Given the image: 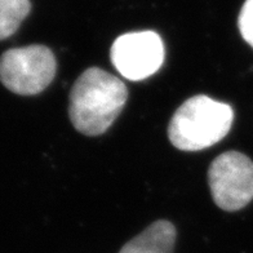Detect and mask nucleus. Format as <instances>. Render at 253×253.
<instances>
[{"label":"nucleus","instance_id":"obj_1","mask_svg":"<svg viewBox=\"0 0 253 253\" xmlns=\"http://www.w3.org/2000/svg\"><path fill=\"white\" fill-rule=\"evenodd\" d=\"M126 98L128 90L119 78L89 67L70 92L69 115L74 128L87 136L105 133L122 113Z\"/></svg>","mask_w":253,"mask_h":253},{"label":"nucleus","instance_id":"obj_2","mask_svg":"<svg viewBox=\"0 0 253 253\" xmlns=\"http://www.w3.org/2000/svg\"><path fill=\"white\" fill-rule=\"evenodd\" d=\"M233 107L198 94L181 105L168 126V137L182 151H199L216 145L231 129Z\"/></svg>","mask_w":253,"mask_h":253},{"label":"nucleus","instance_id":"obj_3","mask_svg":"<svg viewBox=\"0 0 253 253\" xmlns=\"http://www.w3.org/2000/svg\"><path fill=\"white\" fill-rule=\"evenodd\" d=\"M57 62L45 45L13 48L0 57V82L21 96L43 92L54 79Z\"/></svg>","mask_w":253,"mask_h":253},{"label":"nucleus","instance_id":"obj_4","mask_svg":"<svg viewBox=\"0 0 253 253\" xmlns=\"http://www.w3.org/2000/svg\"><path fill=\"white\" fill-rule=\"evenodd\" d=\"M208 183L221 210H242L253 199V162L238 151L221 154L208 169Z\"/></svg>","mask_w":253,"mask_h":253},{"label":"nucleus","instance_id":"obj_5","mask_svg":"<svg viewBox=\"0 0 253 253\" xmlns=\"http://www.w3.org/2000/svg\"><path fill=\"white\" fill-rule=\"evenodd\" d=\"M110 58L118 73L126 79H146L163 65V40L154 31L123 34L111 45Z\"/></svg>","mask_w":253,"mask_h":253},{"label":"nucleus","instance_id":"obj_6","mask_svg":"<svg viewBox=\"0 0 253 253\" xmlns=\"http://www.w3.org/2000/svg\"><path fill=\"white\" fill-rule=\"evenodd\" d=\"M176 237L173 223L166 220L155 221L129 240L119 253H173Z\"/></svg>","mask_w":253,"mask_h":253},{"label":"nucleus","instance_id":"obj_7","mask_svg":"<svg viewBox=\"0 0 253 253\" xmlns=\"http://www.w3.org/2000/svg\"><path fill=\"white\" fill-rule=\"evenodd\" d=\"M30 10V0H0V40L13 35Z\"/></svg>","mask_w":253,"mask_h":253},{"label":"nucleus","instance_id":"obj_8","mask_svg":"<svg viewBox=\"0 0 253 253\" xmlns=\"http://www.w3.org/2000/svg\"><path fill=\"white\" fill-rule=\"evenodd\" d=\"M238 25L243 39L253 48V0H247L244 3L240 10Z\"/></svg>","mask_w":253,"mask_h":253}]
</instances>
